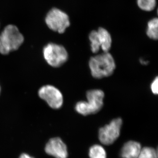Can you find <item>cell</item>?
<instances>
[{
    "instance_id": "cell-17",
    "label": "cell",
    "mask_w": 158,
    "mask_h": 158,
    "mask_svg": "<svg viewBox=\"0 0 158 158\" xmlns=\"http://www.w3.org/2000/svg\"><path fill=\"white\" fill-rule=\"evenodd\" d=\"M140 62L141 64H142V65H147V64L148 63V61H146V60H144V59H142V58L140 59Z\"/></svg>"
},
{
    "instance_id": "cell-11",
    "label": "cell",
    "mask_w": 158,
    "mask_h": 158,
    "mask_svg": "<svg viewBox=\"0 0 158 158\" xmlns=\"http://www.w3.org/2000/svg\"><path fill=\"white\" fill-rule=\"evenodd\" d=\"M146 34L150 39L157 40L158 38V19L154 18L148 23Z\"/></svg>"
},
{
    "instance_id": "cell-7",
    "label": "cell",
    "mask_w": 158,
    "mask_h": 158,
    "mask_svg": "<svg viewBox=\"0 0 158 158\" xmlns=\"http://www.w3.org/2000/svg\"><path fill=\"white\" fill-rule=\"evenodd\" d=\"M38 95L52 109L58 110L62 107L63 104V96L62 92L52 85L42 86L38 90Z\"/></svg>"
},
{
    "instance_id": "cell-10",
    "label": "cell",
    "mask_w": 158,
    "mask_h": 158,
    "mask_svg": "<svg viewBox=\"0 0 158 158\" xmlns=\"http://www.w3.org/2000/svg\"><path fill=\"white\" fill-rule=\"evenodd\" d=\"M99 38L101 44V49L103 52H109L112 46V39L111 35L107 30L100 27L98 30Z\"/></svg>"
},
{
    "instance_id": "cell-1",
    "label": "cell",
    "mask_w": 158,
    "mask_h": 158,
    "mask_svg": "<svg viewBox=\"0 0 158 158\" xmlns=\"http://www.w3.org/2000/svg\"><path fill=\"white\" fill-rule=\"evenodd\" d=\"M89 67L92 76L100 79L112 75L116 65L113 56L109 52H103L90 58Z\"/></svg>"
},
{
    "instance_id": "cell-5",
    "label": "cell",
    "mask_w": 158,
    "mask_h": 158,
    "mask_svg": "<svg viewBox=\"0 0 158 158\" xmlns=\"http://www.w3.org/2000/svg\"><path fill=\"white\" fill-rule=\"evenodd\" d=\"M45 22L49 28L59 34L64 33L70 24L68 15L57 8H53L49 11Z\"/></svg>"
},
{
    "instance_id": "cell-19",
    "label": "cell",
    "mask_w": 158,
    "mask_h": 158,
    "mask_svg": "<svg viewBox=\"0 0 158 158\" xmlns=\"http://www.w3.org/2000/svg\"><path fill=\"white\" fill-rule=\"evenodd\" d=\"M0 92H1V87H0Z\"/></svg>"
},
{
    "instance_id": "cell-18",
    "label": "cell",
    "mask_w": 158,
    "mask_h": 158,
    "mask_svg": "<svg viewBox=\"0 0 158 158\" xmlns=\"http://www.w3.org/2000/svg\"><path fill=\"white\" fill-rule=\"evenodd\" d=\"M19 158H34L33 157H32L31 156L28 155V154H23L21 155L20 156Z\"/></svg>"
},
{
    "instance_id": "cell-4",
    "label": "cell",
    "mask_w": 158,
    "mask_h": 158,
    "mask_svg": "<svg viewBox=\"0 0 158 158\" xmlns=\"http://www.w3.org/2000/svg\"><path fill=\"white\" fill-rule=\"evenodd\" d=\"M44 58L48 64L53 67H60L68 59V53L63 46L50 43L43 50Z\"/></svg>"
},
{
    "instance_id": "cell-16",
    "label": "cell",
    "mask_w": 158,
    "mask_h": 158,
    "mask_svg": "<svg viewBox=\"0 0 158 158\" xmlns=\"http://www.w3.org/2000/svg\"><path fill=\"white\" fill-rule=\"evenodd\" d=\"M158 77H156L151 83L150 85L151 90L153 94L157 95L158 94Z\"/></svg>"
},
{
    "instance_id": "cell-2",
    "label": "cell",
    "mask_w": 158,
    "mask_h": 158,
    "mask_svg": "<svg viewBox=\"0 0 158 158\" xmlns=\"http://www.w3.org/2000/svg\"><path fill=\"white\" fill-rule=\"evenodd\" d=\"M105 93L100 89H92L86 93L87 101L77 102L75 106L76 111L84 116L98 113L104 104Z\"/></svg>"
},
{
    "instance_id": "cell-14",
    "label": "cell",
    "mask_w": 158,
    "mask_h": 158,
    "mask_svg": "<svg viewBox=\"0 0 158 158\" xmlns=\"http://www.w3.org/2000/svg\"><path fill=\"white\" fill-rule=\"evenodd\" d=\"M137 5L141 10L144 11H152L156 5V0H137Z\"/></svg>"
},
{
    "instance_id": "cell-15",
    "label": "cell",
    "mask_w": 158,
    "mask_h": 158,
    "mask_svg": "<svg viewBox=\"0 0 158 158\" xmlns=\"http://www.w3.org/2000/svg\"><path fill=\"white\" fill-rule=\"evenodd\" d=\"M138 158H158L157 151L151 147L141 148Z\"/></svg>"
},
{
    "instance_id": "cell-8",
    "label": "cell",
    "mask_w": 158,
    "mask_h": 158,
    "mask_svg": "<svg viewBox=\"0 0 158 158\" xmlns=\"http://www.w3.org/2000/svg\"><path fill=\"white\" fill-rule=\"evenodd\" d=\"M45 152L56 158H67L68 152L65 143L59 138H52L46 145Z\"/></svg>"
},
{
    "instance_id": "cell-12",
    "label": "cell",
    "mask_w": 158,
    "mask_h": 158,
    "mask_svg": "<svg viewBox=\"0 0 158 158\" xmlns=\"http://www.w3.org/2000/svg\"><path fill=\"white\" fill-rule=\"evenodd\" d=\"M90 49L93 53H97L101 49V44L97 31H91L89 35Z\"/></svg>"
},
{
    "instance_id": "cell-6",
    "label": "cell",
    "mask_w": 158,
    "mask_h": 158,
    "mask_svg": "<svg viewBox=\"0 0 158 158\" xmlns=\"http://www.w3.org/2000/svg\"><path fill=\"white\" fill-rule=\"evenodd\" d=\"M122 124V119L117 118L101 128L99 130L98 137L102 144L109 145L114 143L120 135Z\"/></svg>"
},
{
    "instance_id": "cell-13",
    "label": "cell",
    "mask_w": 158,
    "mask_h": 158,
    "mask_svg": "<svg viewBox=\"0 0 158 158\" xmlns=\"http://www.w3.org/2000/svg\"><path fill=\"white\" fill-rule=\"evenodd\" d=\"M89 156L90 158H106V152L101 145L95 144L90 148Z\"/></svg>"
},
{
    "instance_id": "cell-9",
    "label": "cell",
    "mask_w": 158,
    "mask_h": 158,
    "mask_svg": "<svg viewBox=\"0 0 158 158\" xmlns=\"http://www.w3.org/2000/svg\"><path fill=\"white\" fill-rule=\"evenodd\" d=\"M141 148V144L137 141H129L122 148L120 155L122 158H138Z\"/></svg>"
},
{
    "instance_id": "cell-3",
    "label": "cell",
    "mask_w": 158,
    "mask_h": 158,
    "mask_svg": "<svg viewBox=\"0 0 158 158\" xmlns=\"http://www.w3.org/2000/svg\"><path fill=\"white\" fill-rule=\"evenodd\" d=\"M24 37L17 27L6 26L0 34V53L6 55L17 50L24 42Z\"/></svg>"
}]
</instances>
